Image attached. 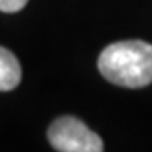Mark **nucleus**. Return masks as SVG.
<instances>
[{"mask_svg": "<svg viewBox=\"0 0 152 152\" xmlns=\"http://www.w3.org/2000/svg\"><path fill=\"white\" fill-rule=\"evenodd\" d=\"M98 69L107 81L117 86H147L152 83V44L145 41L110 44L98 58Z\"/></svg>", "mask_w": 152, "mask_h": 152, "instance_id": "nucleus-1", "label": "nucleus"}, {"mask_svg": "<svg viewBox=\"0 0 152 152\" xmlns=\"http://www.w3.org/2000/svg\"><path fill=\"white\" fill-rule=\"evenodd\" d=\"M48 139L59 152H102L103 140L75 117H61L49 125Z\"/></svg>", "mask_w": 152, "mask_h": 152, "instance_id": "nucleus-2", "label": "nucleus"}, {"mask_svg": "<svg viewBox=\"0 0 152 152\" xmlns=\"http://www.w3.org/2000/svg\"><path fill=\"white\" fill-rule=\"evenodd\" d=\"M22 78L20 63L12 51L0 46V91H10L19 86Z\"/></svg>", "mask_w": 152, "mask_h": 152, "instance_id": "nucleus-3", "label": "nucleus"}, {"mask_svg": "<svg viewBox=\"0 0 152 152\" xmlns=\"http://www.w3.org/2000/svg\"><path fill=\"white\" fill-rule=\"evenodd\" d=\"M29 0H0V10L2 12H19L27 5Z\"/></svg>", "mask_w": 152, "mask_h": 152, "instance_id": "nucleus-4", "label": "nucleus"}]
</instances>
